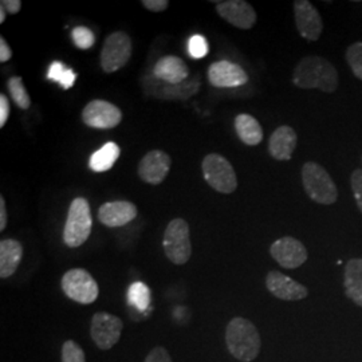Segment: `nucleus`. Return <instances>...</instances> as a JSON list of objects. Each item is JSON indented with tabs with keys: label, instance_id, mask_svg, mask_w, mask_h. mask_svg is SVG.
<instances>
[{
	"label": "nucleus",
	"instance_id": "obj_1",
	"mask_svg": "<svg viewBox=\"0 0 362 362\" xmlns=\"http://www.w3.org/2000/svg\"><path fill=\"white\" fill-rule=\"evenodd\" d=\"M293 83L300 89H318L334 93L338 88V73L332 62L322 57H305L296 66Z\"/></svg>",
	"mask_w": 362,
	"mask_h": 362
},
{
	"label": "nucleus",
	"instance_id": "obj_2",
	"mask_svg": "<svg viewBox=\"0 0 362 362\" xmlns=\"http://www.w3.org/2000/svg\"><path fill=\"white\" fill-rule=\"evenodd\" d=\"M226 344L233 357L242 362L254 361L262 348L258 329L251 321L242 317H235L227 325Z\"/></svg>",
	"mask_w": 362,
	"mask_h": 362
},
{
	"label": "nucleus",
	"instance_id": "obj_3",
	"mask_svg": "<svg viewBox=\"0 0 362 362\" xmlns=\"http://www.w3.org/2000/svg\"><path fill=\"white\" fill-rule=\"evenodd\" d=\"M93 219L90 204L83 197H76L67 212L64 242L70 248L81 247L90 236Z\"/></svg>",
	"mask_w": 362,
	"mask_h": 362
},
{
	"label": "nucleus",
	"instance_id": "obj_4",
	"mask_svg": "<svg viewBox=\"0 0 362 362\" xmlns=\"http://www.w3.org/2000/svg\"><path fill=\"white\" fill-rule=\"evenodd\" d=\"M302 182L305 192L313 202L324 206L336 203L338 197L336 182L327 170L317 163H306L302 168Z\"/></svg>",
	"mask_w": 362,
	"mask_h": 362
},
{
	"label": "nucleus",
	"instance_id": "obj_5",
	"mask_svg": "<svg viewBox=\"0 0 362 362\" xmlns=\"http://www.w3.org/2000/svg\"><path fill=\"white\" fill-rule=\"evenodd\" d=\"M163 247L167 258L173 264H185L192 255L191 233L188 223L181 218L170 220L164 233Z\"/></svg>",
	"mask_w": 362,
	"mask_h": 362
},
{
	"label": "nucleus",
	"instance_id": "obj_6",
	"mask_svg": "<svg viewBox=\"0 0 362 362\" xmlns=\"http://www.w3.org/2000/svg\"><path fill=\"white\" fill-rule=\"evenodd\" d=\"M204 179L211 188L220 194H233L238 188L236 173L231 163L218 153H209L202 163Z\"/></svg>",
	"mask_w": 362,
	"mask_h": 362
},
{
	"label": "nucleus",
	"instance_id": "obj_7",
	"mask_svg": "<svg viewBox=\"0 0 362 362\" xmlns=\"http://www.w3.org/2000/svg\"><path fill=\"white\" fill-rule=\"evenodd\" d=\"M200 78L197 76L189 77L179 85L167 83L153 77L144 78L143 86L145 93L149 97L157 98L160 101H185L196 95L200 89Z\"/></svg>",
	"mask_w": 362,
	"mask_h": 362
},
{
	"label": "nucleus",
	"instance_id": "obj_8",
	"mask_svg": "<svg viewBox=\"0 0 362 362\" xmlns=\"http://www.w3.org/2000/svg\"><path fill=\"white\" fill-rule=\"evenodd\" d=\"M61 286L66 297L81 305H90L97 300L100 294L98 284L85 269H71L66 272Z\"/></svg>",
	"mask_w": 362,
	"mask_h": 362
},
{
	"label": "nucleus",
	"instance_id": "obj_9",
	"mask_svg": "<svg viewBox=\"0 0 362 362\" xmlns=\"http://www.w3.org/2000/svg\"><path fill=\"white\" fill-rule=\"evenodd\" d=\"M133 52L132 39L124 31H116L105 39L101 52V67L105 73H116L129 62Z\"/></svg>",
	"mask_w": 362,
	"mask_h": 362
},
{
	"label": "nucleus",
	"instance_id": "obj_10",
	"mask_svg": "<svg viewBox=\"0 0 362 362\" xmlns=\"http://www.w3.org/2000/svg\"><path fill=\"white\" fill-rule=\"evenodd\" d=\"M124 329V322L119 317L106 311H98L93 315L90 336L97 348L110 350L119 341Z\"/></svg>",
	"mask_w": 362,
	"mask_h": 362
},
{
	"label": "nucleus",
	"instance_id": "obj_11",
	"mask_svg": "<svg viewBox=\"0 0 362 362\" xmlns=\"http://www.w3.org/2000/svg\"><path fill=\"white\" fill-rule=\"evenodd\" d=\"M83 122L95 129H113L122 121V112L105 100H93L82 112Z\"/></svg>",
	"mask_w": 362,
	"mask_h": 362
},
{
	"label": "nucleus",
	"instance_id": "obj_12",
	"mask_svg": "<svg viewBox=\"0 0 362 362\" xmlns=\"http://www.w3.org/2000/svg\"><path fill=\"white\" fill-rule=\"evenodd\" d=\"M272 259L287 270L300 267L308 260V250L296 238L285 236L275 240L270 247Z\"/></svg>",
	"mask_w": 362,
	"mask_h": 362
},
{
	"label": "nucleus",
	"instance_id": "obj_13",
	"mask_svg": "<svg viewBox=\"0 0 362 362\" xmlns=\"http://www.w3.org/2000/svg\"><path fill=\"white\" fill-rule=\"evenodd\" d=\"M294 15H296L298 33L300 34V37L310 42L318 40L322 34L324 23L318 10L311 4L310 1L309 0L294 1Z\"/></svg>",
	"mask_w": 362,
	"mask_h": 362
},
{
	"label": "nucleus",
	"instance_id": "obj_14",
	"mask_svg": "<svg viewBox=\"0 0 362 362\" xmlns=\"http://www.w3.org/2000/svg\"><path fill=\"white\" fill-rule=\"evenodd\" d=\"M216 4V13L230 25L250 30L257 23V13L254 7L245 0H226V1H212Z\"/></svg>",
	"mask_w": 362,
	"mask_h": 362
},
{
	"label": "nucleus",
	"instance_id": "obj_15",
	"mask_svg": "<svg viewBox=\"0 0 362 362\" xmlns=\"http://www.w3.org/2000/svg\"><path fill=\"white\" fill-rule=\"evenodd\" d=\"M208 81L212 86L220 89H231L246 85L248 76L242 66L230 61L214 62L208 67Z\"/></svg>",
	"mask_w": 362,
	"mask_h": 362
},
{
	"label": "nucleus",
	"instance_id": "obj_16",
	"mask_svg": "<svg viewBox=\"0 0 362 362\" xmlns=\"http://www.w3.org/2000/svg\"><path fill=\"white\" fill-rule=\"evenodd\" d=\"M170 164L168 153L158 149L151 151L144 156L139 164V176L148 184L158 185L168 176Z\"/></svg>",
	"mask_w": 362,
	"mask_h": 362
},
{
	"label": "nucleus",
	"instance_id": "obj_17",
	"mask_svg": "<svg viewBox=\"0 0 362 362\" xmlns=\"http://www.w3.org/2000/svg\"><path fill=\"white\" fill-rule=\"evenodd\" d=\"M266 287L274 297L282 300H300L309 294V290L305 286L279 272L267 274Z\"/></svg>",
	"mask_w": 362,
	"mask_h": 362
},
{
	"label": "nucleus",
	"instance_id": "obj_18",
	"mask_svg": "<svg viewBox=\"0 0 362 362\" xmlns=\"http://www.w3.org/2000/svg\"><path fill=\"white\" fill-rule=\"evenodd\" d=\"M137 218V207L125 200L109 202L98 209V220L110 228L124 227Z\"/></svg>",
	"mask_w": 362,
	"mask_h": 362
},
{
	"label": "nucleus",
	"instance_id": "obj_19",
	"mask_svg": "<svg viewBox=\"0 0 362 362\" xmlns=\"http://www.w3.org/2000/svg\"><path fill=\"white\" fill-rule=\"evenodd\" d=\"M153 76L157 79L172 85L182 83L191 77L189 67L176 55H167L160 58L153 66Z\"/></svg>",
	"mask_w": 362,
	"mask_h": 362
},
{
	"label": "nucleus",
	"instance_id": "obj_20",
	"mask_svg": "<svg viewBox=\"0 0 362 362\" xmlns=\"http://www.w3.org/2000/svg\"><path fill=\"white\" fill-rule=\"evenodd\" d=\"M298 137L296 130L291 127H279L274 130L269 141L270 155L279 161H287L291 158L297 148Z\"/></svg>",
	"mask_w": 362,
	"mask_h": 362
},
{
	"label": "nucleus",
	"instance_id": "obj_21",
	"mask_svg": "<svg viewBox=\"0 0 362 362\" xmlns=\"http://www.w3.org/2000/svg\"><path fill=\"white\" fill-rule=\"evenodd\" d=\"M23 258V246L15 239L0 242V278L6 279L15 274Z\"/></svg>",
	"mask_w": 362,
	"mask_h": 362
},
{
	"label": "nucleus",
	"instance_id": "obj_22",
	"mask_svg": "<svg viewBox=\"0 0 362 362\" xmlns=\"http://www.w3.org/2000/svg\"><path fill=\"white\" fill-rule=\"evenodd\" d=\"M345 293L362 308V259H350L345 266Z\"/></svg>",
	"mask_w": 362,
	"mask_h": 362
},
{
	"label": "nucleus",
	"instance_id": "obj_23",
	"mask_svg": "<svg viewBox=\"0 0 362 362\" xmlns=\"http://www.w3.org/2000/svg\"><path fill=\"white\" fill-rule=\"evenodd\" d=\"M235 130L238 137L248 145L255 146L263 140V129L255 117L250 115H239L235 118Z\"/></svg>",
	"mask_w": 362,
	"mask_h": 362
},
{
	"label": "nucleus",
	"instance_id": "obj_24",
	"mask_svg": "<svg viewBox=\"0 0 362 362\" xmlns=\"http://www.w3.org/2000/svg\"><path fill=\"white\" fill-rule=\"evenodd\" d=\"M121 155V149L116 143L105 144L97 152H94L89 161V167L94 172H106L113 168L118 157Z\"/></svg>",
	"mask_w": 362,
	"mask_h": 362
},
{
	"label": "nucleus",
	"instance_id": "obj_25",
	"mask_svg": "<svg viewBox=\"0 0 362 362\" xmlns=\"http://www.w3.org/2000/svg\"><path fill=\"white\" fill-rule=\"evenodd\" d=\"M47 78L52 81V82H57L61 85L62 89H70L73 88V85L76 83V79H77V74L66 67L62 62L59 61H54L50 67H49V71H47Z\"/></svg>",
	"mask_w": 362,
	"mask_h": 362
},
{
	"label": "nucleus",
	"instance_id": "obj_26",
	"mask_svg": "<svg viewBox=\"0 0 362 362\" xmlns=\"http://www.w3.org/2000/svg\"><path fill=\"white\" fill-rule=\"evenodd\" d=\"M128 300L137 310L145 311L151 305V290L143 282L132 284L128 290Z\"/></svg>",
	"mask_w": 362,
	"mask_h": 362
},
{
	"label": "nucleus",
	"instance_id": "obj_27",
	"mask_svg": "<svg viewBox=\"0 0 362 362\" xmlns=\"http://www.w3.org/2000/svg\"><path fill=\"white\" fill-rule=\"evenodd\" d=\"M7 88L13 97V101L19 109L27 110L31 106V98L23 85L22 77H11L7 82Z\"/></svg>",
	"mask_w": 362,
	"mask_h": 362
},
{
	"label": "nucleus",
	"instance_id": "obj_28",
	"mask_svg": "<svg viewBox=\"0 0 362 362\" xmlns=\"http://www.w3.org/2000/svg\"><path fill=\"white\" fill-rule=\"evenodd\" d=\"M346 61L353 74L362 81V42L350 45L346 50Z\"/></svg>",
	"mask_w": 362,
	"mask_h": 362
},
{
	"label": "nucleus",
	"instance_id": "obj_29",
	"mask_svg": "<svg viewBox=\"0 0 362 362\" xmlns=\"http://www.w3.org/2000/svg\"><path fill=\"white\" fill-rule=\"evenodd\" d=\"M62 362H86L85 351L76 341L67 339L62 345Z\"/></svg>",
	"mask_w": 362,
	"mask_h": 362
},
{
	"label": "nucleus",
	"instance_id": "obj_30",
	"mask_svg": "<svg viewBox=\"0 0 362 362\" xmlns=\"http://www.w3.org/2000/svg\"><path fill=\"white\" fill-rule=\"evenodd\" d=\"M71 37L76 43L78 49L81 50H88L93 47L95 38L90 28L85 26H78L71 31Z\"/></svg>",
	"mask_w": 362,
	"mask_h": 362
},
{
	"label": "nucleus",
	"instance_id": "obj_31",
	"mask_svg": "<svg viewBox=\"0 0 362 362\" xmlns=\"http://www.w3.org/2000/svg\"><path fill=\"white\" fill-rule=\"evenodd\" d=\"M209 52L207 39L203 35H194L188 42V54L194 59H202L207 55Z\"/></svg>",
	"mask_w": 362,
	"mask_h": 362
},
{
	"label": "nucleus",
	"instance_id": "obj_32",
	"mask_svg": "<svg viewBox=\"0 0 362 362\" xmlns=\"http://www.w3.org/2000/svg\"><path fill=\"white\" fill-rule=\"evenodd\" d=\"M350 184H351V189H353V194H354L357 207L361 211L362 214V169H356L351 173Z\"/></svg>",
	"mask_w": 362,
	"mask_h": 362
},
{
	"label": "nucleus",
	"instance_id": "obj_33",
	"mask_svg": "<svg viewBox=\"0 0 362 362\" xmlns=\"http://www.w3.org/2000/svg\"><path fill=\"white\" fill-rule=\"evenodd\" d=\"M144 362H173L170 356H169L168 350L163 346H156L155 349L151 350L149 354L146 356Z\"/></svg>",
	"mask_w": 362,
	"mask_h": 362
},
{
	"label": "nucleus",
	"instance_id": "obj_34",
	"mask_svg": "<svg viewBox=\"0 0 362 362\" xmlns=\"http://www.w3.org/2000/svg\"><path fill=\"white\" fill-rule=\"evenodd\" d=\"M144 7L152 13H161L168 8V0H143L141 1Z\"/></svg>",
	"mask_w": 362,
	"mask_h": 362
},
{
	"label": "nucleus",
	"instance_id": "obj_35",
	"mask_svg": "<svg viewBox=\"0 0 362 362\" xmlns=\"http://www.w3.org/2000/svg\"><path fill=\"white\" fill-rule=\"evenodd\" d=\"M10 117V103L6 94H0V128H3Z\"/></svg>",
	"mask_w": 362,
	"mask_h": 362
},
{
	"label": "nucleus",
	"instance_id": "obj_36",
	"mask_svg": "<svg viewBox=\"0 0 362 362\" xmlns=\"http://www.w3.org/2000/svg\"><path fill=\"white\" fill-rule=\"evenodd\" d=\"M11 57H13V50L10 49V46L6 42V39L1 37L0 38V62L6 64V62H8L11 59Z\"/></svg>",
	"mask_w": 362,
	"mask_h": 362
},
{
	"label": "nucleus",
	"instance_id": "obj_37",
	"mask_svg": "<svg viewBox=\"0 0 362 362\" xmlns=\"http://www.w3.org/2000/svg\"><path fill=\"white\" fill-rule=\"evenodd\" d=\"M4 10L8 13H18L22 8V1L21 0H1L0 3Z\"/></svg>",
	"mask_w": 362,
	"mask_h": 362
},
{
	"label": "nucleus",
	"instance_id": "obj_38",
	"mask_svg": "<svg viewBox=\"0 0 362 362\" xmlns=\"http://www.w3.org/2000/svg\"><path fill=\"white\" fill-rule=\"evenodd\" d=\"M7 227V207L3 194L0 196V231H4Z\"/></svg>",
	"mask_w": 362,
	"mask_h": 362
},
{
	"label": "nucleus",
	"instance_id": "obj_39",
	"mask_svg": "<svg viewBox=\"0 0 362 362\" xmlns=\"http://www.w3.org/2000/svg\"><path fill=\"white\" fill-rule=\"evenodd\" d=\"M6 22V10L3 6H0V23Z\"/></svg>",
	"mask_w": 362,
	"mask_h": 362
}]
</instances>
